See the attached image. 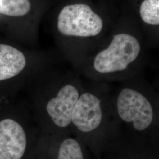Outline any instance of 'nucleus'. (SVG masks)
<instances>
[{
  "label": "nucleus",
  "mask_w": 159,
  "mask_h": 159,
  "mask_svg": "<svg viewBox=\"0 0 159 159\" xmlns=\"http://www.w3.org/2000/svg\"><path fill=\"white\" fill-rule=\"evenodd\" d=\"M117 108L121 120L133 123L137 130L146 129L153 119V108L148 99L142 93L130 87L120 91Z\"/></svg>",
  "instance_id": "3"
},
{
  "label": "nucleus",
  "mask_w": 159,
  "mask_h": 159,
  "mask_svg": "<svg viewBox=\"0 0 159 159\" xmlns=\"http://www.w3.org/2000/svg\"><path fill=\"white\" fill-rule=\"evenodd\" d=\"M26 65L21 51L5 44H0V81L8 79L20 73Z\"/></svg>",
  "instance_id": "7"
},
{
  "label": "nucleus",
  "mask_w": 159,
  "mask_h": 159,
  "mask_svg": "<svg viewBox=\"0 0 159 159\" xmlns=\"http://www.w3.org/2000/svg\"><path fill=\"white\" fill-rule=\"evenodd\" d=\"M143 50L142 40L134 30L116 31L106 46L87 59L85 74L105 77L128 74L138 66Z\"/></svg>",
  "instance_id": "1"
},
{
  "label": "nucleus",
  "mask_w": 159,
  "mask_h": 159,
  "mask_svg": "<svg viewBox=\"0 0 159 159\" xmlns=\"http://www.w3.org/2000/svg\"><path fill=\"white\" fill-rule=\"evenodd\" d=\"M79 96L77 86L67 83L58 91L57 96L47 102V113L56 125L64 128L71 124L73 110Z\"/></svg>",
  "instance_id": "5"
},
{
  "label": "nucleus",
  "mask_w": 159,
  "mask_h": 159,
  "mask_svg": "<svg viewBox=\"0 0 159 159\" xmlns=\"http://www.w3.org/2000/svg\"><path fill=\"white\" fill-rule=\"evenodd\" d=\"M106 23L96 7L84 0H71L63 6L57 19L58 31L66 40L77 43L96 40Z\"/></svg>",
  "instance_id": "2"
},
{
  "label": "nucleus",
  "mask_w": 159,
  "mask_h": 159,
  "mask_svg": "<svg viewBox=\"0 0 159 159\" xmlns=\"http://www.w3.org/2000/svg\"><path fill=\"white\" fill-rule=\"evenodd\" d=\"M57 159H84L79 143L73 139L65 140L60 146Z\"/></svg>",
  "instance_id": "10"
},
{
  "label": "nucleus",
  "mask_w": 159,
  "mask_h": 159,
  "mask_svg": "<svg viewBox=\"0 0 159 159\" xmlns=\"http://www.w3.org/2000/svg\"><path fill=\"white\" fill-rule=\"evenodd\" d=\"M30 0H0V13L4 15L21 17L31 10Z\"/></svg>",
  "instance_id": "9"
},
{
  "label": "nucleus",
  "mask_w": 159,
  "mask_h": 159,
  "mask_svg": "<svg viewBox=\"0 0 159 159\" xmlns=\"http://www.w3.org/2000/svg\"><path fill=\"white\" fill-rule=\"evenodd\" d=\"M27 138L23 127L11 119L0 121V159H21Z\"/></svg>",
  "instance_id": "6"
},
{
  "label": "nucleus",
  "mask_w": 159,
  "mask_h": 159,
  "mask_svg": "<svg viewBox=\"0 0 159 159\" xmlns=\"http://www.w3.org/2000/svg\"><path fill=\"white\" fill-rule=\"evenodd\" d=\"M139 20L149 28L159 25V0H132Z\"/></svg>",
  "instance_id": "8"
},
{
  "label": "nucleus",
  "mask_w": 159,
  "mask_h": 159,
  "mask_svg": "<svg viewBox=\"0 0 159 159\" xmlns=\"http://www.w3.org/2000/svg\"><path fill=\"white\" fill-rule=\"evenodd\" d=\"M102 102L95 94L85 92L77 99L72 112L71 122L83 132H90L102 122Z\"/></svg>",
  "instance_id": "4"
}]
</instances>
